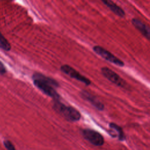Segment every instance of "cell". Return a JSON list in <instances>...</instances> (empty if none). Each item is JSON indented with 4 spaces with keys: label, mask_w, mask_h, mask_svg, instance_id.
Instances as JSON below:
<instances>
[{
    "label": "cell",
    "mask_w": 150,
    "mask_h": 150,
    "mask_svg": "<svg viewBox=\"0 0 150 150\" xmlns=\"http://www.w3.org/2000/svg\"><path fill=\"white\" fill-rule=\"evenodd\" d=\"M53 108L57 113L69 121H77L81 118V114L78 110L73 107L64 105L58 100H54Z\"/></svg>",
    "instance_id": "cell-1"
},
{
    "label": "cell",
    "mask_w": 150,
    "mask_h": 150,
    "mask_svg": "<svg viewBox=\"0 0 150 150\" xmlns=\"http://www.w3.org/2000/svg\"><path fill=\"white\" fill-rule=\"evenodd\" d=\"M93 50L98 55L100 56L101 57L111 63H113L120 67H122L124 66V63L121 60L117 57L110 52L101 46H95L93 47Z\"/></svg>",
    "instance_id": "cell-2"
},
{
    "label": "cell",
    "mask_w": 150,
    "mask_h": 150,
    "mask_svg": "<svg viewBox=\"0 0 150 150\" xmlns=\"http://www.w3.org/2000/svg\"><path fill=\"white\" fill-rule=\"evenodd\" d=\"M82 135L87 141L95 146H101L104 143L103 137L99 132L94 129H83Z\"/></svg>",
    "instance_id": "cell-3"
},
{
    "label": "cell",
    "mask_w": 150,
    "mask_h": 150,
    "mask_svg": "<svg viewBox=\"0 0 150 150\" xmlns=\"http://www.w3.org/2000/svg\"><path fill=\"white\" fill-rule=\"evenodd\" d=\"M101 72L103 75L112 83L122 88L127 87V84L126 81L122 79L118 74H117L115 71L109 69L108 67H102Z\"/></svg>",
    "instance_id": "cell-4"
},
{
    "label": "cell",
    "mask_w": 150,
    "mask_h": 150,
    "mask_svg": "<svg viewBox=\"0 0 150 150\" xmlns=\"http://www.w3.org/2000/svg\"><path fill=\"white\" fill-rule=\"evenodd\" d=\"M33 84L45 94L53 98L54 100H58L59 94L50 83L39 79H33Z\"/></svg>",
    "instance_id": "cell-5"
},
{
    "label": "cell",
    "mask_w": 150,
    "mask_h": 150,
    "mask_svg": "<svg viewBox=\"0 0 150 150\" xmlns=\"http://www.w3.org/2000/svg\"><path fill=\"white\" fill-rule=\"evenodd\" d=\"M60 70H62V72L69 76L70 77L76 79L77 80H79L84 83L87 86L91 84V81L88 79L81 75L79 72L76 70L74 68L71 67L69 65L64 64L62 66L60 67Z\"/></svg>",
    "instance_id": "cell-6"
},
{
    "label": "cell",
    "mask_w": 150,
    "mask_h": 150,
    "mask_svg": "<svg viewBox=\"0 0 150 150\" xmlns=\"http://www.w3.org/2000/svg\"><path fill=\"white\" fill-rule=\"evenodd\" d=\"M132 23L144 36L150 41V27L148 25L142 21L136 18L132 19Z\"/></svg>",
    "instance_id": "cell-7"
},
{
    "label": "cell",
    "mask_w": 150,
    "mask_h": 150,
    "mask_svg": "<svg viewBox=\"0 0 150 150\" xmlns=\"http://www.w3.org/2000/svg\"><path fill=\"white\" fill-rule=\"evenodd\" d=\"M80 94L82 98L88 101L93 106H94L97 110L100 111H102L104 110V104L102 103H101L96 97L91 95L90 93L86 91H81Z\"/></svg>",
    "instance_id": "cell-8"
},
{
    "label": "cell",
    "mask_w": 150,
    "mask_h": 150,
    "mask_svg": "<svg viewBox=\"0 0 150 150\" xmlns=\"http://www.w3.org/2000/svg\"><path fill=\"white\" fill-rule=\"evenodd\" d=\"M101 1L117 16L120 17H124L125 16V12L124 10L111 0H101Z\"/></svg>",
    "instance_id": "cell-9"
},
{
    "label": "cell",
    "mask_w": 150,
    "mask_h": 150,
    "mask_svg": "<svg viewBox=\"0 0 150 150\" xmlns=\"http://www.w3.org/2000/svg\"><path fill=\"white\" fill-rule=\"evenodd\" d=\"M32 79H33L42 80L43 81H45L46 82H47V83H50V84H52L54 87H57L59 86L58 83L56 80H54L53 79H51L50 77H46L45 75L41 74V73H35L32 76Z\"/></svg>",
    "instance_id": "cell-10"
},
{
    "label": "cell",
    "mask_w": 150,
    "mask_h": 150,
    "mask_svg": "<svg viewBox=\"0 0 150 150\" xmlns=\"http://www.w3.org/2000/svg\"><path fill=\"white\" fill-rule=\"evenodd\" d=\"M109 127L117 132V137L120 141H124L125 139V135L121 127L113 122L110 123Z\"/></svg>",
    "instance_id": "cell-11"
},
{
    "label": "cell",
    "mask_w": 150,
    "mask_h": 150,
    "mask_svg": "<svg viewBox=\"0 0 150 150\" xmlns=\"http://www.w3.org/2000/svg\"><path fill=\"white\" fill-rule=\"evenodd\" d=\"M0 48L6 51H9L11 49L10 43L1 32H0Z\"/></svg>",
    "instance_id": "cell-12"
},
{
    "label": "cell",
    "mask_w": 150,
    "mask_h": 150,
    "mask_svg": "<svg viewBox=\"0 0 150 150\" xmlns=\"http://www.w3.org/2000/svg\"><path fill=\"white\" fill-rule=\"evenodd\" d=\"M3 143H4V145L6 148V149H8V150H16V149L15 148V146L13 145V144L9 140L5 139V140L4 141Z\"/></svg>",
    "instance_id": "cell-13"
},
{
    "label": "cell",
    "mask_w": 150,
    "mask_h": 150,
    "mask_svg": "<svg viewBox=\"0 0 150 150\" xmlns=\"http://www.w3.org/2000/svg\"><path fill=\"white\" fill-rule=\"evenodd\" d=\"M6 69L4 64L0 61V74H4L6 73Z\"/></svg>",
    "instance_id": "cell-14"
}]
</instances>
